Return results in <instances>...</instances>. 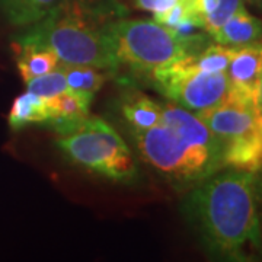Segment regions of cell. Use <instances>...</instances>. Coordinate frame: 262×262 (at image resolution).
<instances>
[{
	"label": "cell",
	"instance_id": "obj_1",
	"mask_svg": "<svg viewBox=\"0 0 262 262\" xmlns=\"http://www.w3.org/2000/svg\"><path fill=\"white\" fill-rule=\"evenodd\" d=\"M185 210L207 251L215 258L249 261L261 249L256 172L217 170L192 189Z\"/></svg>",
	"mask_w": 262,
	"mask_h": 262
},
{
	"label": "cell",
	"instance_id": "obj_2",
	"mask_svg": "<svg viewBox=\"0 0 262 262\" xmlns=\"http://www.w3.org/2000/svg\"><path fill=\"white\" fill-rule=\"evenodd\" d=\"M51 50L63 64L92 66L102 70H115L118 64L113 56L108 38L83 12L69 0L16 38Z\"/></svg>",
	"mask_w": 262,
	"mask_h": 262
},
{
	"label": "cell",
	"instance_id": "obj_3",
	"mask_svg": "<svg viewBox=\"0 0 262 262\" xmlns=\"http://www.w3.org/2000/svg\"><path fill=\"white\" fill-rule=\"evenodd\" d=\"M103 31L117 64L150 76L200 51L156 20L121 19L106 24Z\"/></svg>",
	"mask_w": 262,
	"mask_h": 262
},
{
	"label": "cell",
	"instance_id": "obj_4",
	"mask_svg": "<svg viewBox=\"0 0 262 262\" xmlns=\"http://www.w3.org/2000/svg\"><path fill=\"white\" fill-rule=\"evenodd\" d=\"M141 158L159 172L182 184H200L222 170L223 150L187 139L160 122L133 133Z\"/></svg>",
	"mask_w": 262,
	"mask_h": 262
},
{
	"label": "cell",
	"instance_id": "obj_5",
	"mask_svg": "<svg viewBox=\"0 0 262 262\" xmlns=\"http://www.w3.org/2000/svg\"><path fill=\"white\" fill-rule=\"evenodd\" d=\"M195 114L222 143L225 168H262V118L255 103L230 94L222 103Z\"/></svg>",
	"mask_w": 262,
	"mask_h": 262
},
{
	"label": "cell",
	"instance_id": "obj_6",
	"mask_svg": "<svg viewBox=\"0 0 262 262\" xmlns=\"http://www.w3.org/2000/svg\"><path fill=\"white\" fill-rule=\"evenodd\" d=\"M57 144L73 163L105 178L127 182L137 175L128 146L102 118L88 117L76 130L60 136Z\"/></svg>",
	"mask_w": 262,
	"mask_h": 262
},
{
	"label": "cell",
	"instance_id": "obj_7",
	"mask_svg": "<svg viewBox=\"0 0 262 262\" xmlns=\"http://www.w3.org/2000/svg\"><path fill=\"white\" fill-rule=\"evenodd\" d=\"M151 79L169 101L194 113L215 106L230 95L227 72H203L184 58L155 73Z\"/></svg>",
	"mask_w": 262,
	"mask_h": 262
},
{
	"label": "cell",
	"instance_id": "obj_8",
	"mask_svg": "<svg viewBox=\"0 0 262 262\" xmlns=\"http://www.w3.org/2000/svg\"><path fill=\"white\" fill-rule=\"evenodd\" d=\"M227 77L230 82V94L255 103L262 77V39L236 47L227 67Z\"/></svg>",
	"mask_w": 262,
	"mask_h": 262
},
{
	"label": "cell",
	"instance_id": "obj_9",
	"mask_svg": "<svg viewBox=\"0 0 262 262\" xmlns=\"http://www.w3.org/2000/svg\"><path fill=\"white\" fill-rule=\"evenodd\" d=\"M92 99V96L79 94L70 89L66 91L64 94L50 98L48 105L51 117L47 124L60 136L72 133L89 117V106Z\"/></svg>",
	"mask_w": 262,
	"mask_h": 262
},
{
	"label": "cell",
	"instance_id": "obj_10",
	"mask_svg": "<svg viewBox=\"0 0 262 262\" xmlns=\"http://www.w3.org/2000/svg\"><path fill=\"white\" fill-rule=\"evenodd\" d=\"M217 44L227 47H242L262 39V22L246 9L239 10L211 35Z\"/></svg>",
	"mask_w": 262,
	"mask_h": 262
},
{
	"label": "cell",
	"instance_id": "obj_11",
	"mask_svg": "<svg viewBox=\"0 0 262 262\" xmlns=\"http://www.w3.org/2000/svg\"><path fill=\"white\" fill-rule=\"evenodd\" d=\"M13 48L16 51V67L25 83L38 76L56 70L60 66L58 57L46 47L31 44V42L15 41Z\"/></svg>",
	"mask_w": 262,
	"mask_h": 262
},
{
	"label": "cell",
	"instance_id": "obj_12",
	"mask_svg": "<svg viewBox=\"0 0 262 262\" xmlns=\"http://www.w3.org/2000/svg\"><path fill=\"white\" fill-rule=\"evenodd\" d=\"M50 117L48 99L27 91L15 98L8 115V124L13 131H19L31 124H47Z\"/></svg>",
	"mask_w": 262,
	"mask_h": 262
},
{
	"label": "cell",
	"instance_id": "obj_13",
	"mask_svg": "<svg viewBox=\"0 0 262 262\" xmlns=\"http://www.w3.org/2000/svg\"><path fill=\"white\" fill-rule=\"evenodd\" d=\"M121 111L124 120L133 128V133L149 130L160 124L162 120L160 103L143 94L128 95L122 102Z\"/></svg>",
	"mask_w": 262,
	"mask_h": 262
},
{
	"label": "cell",
	"instance_id": "obj_14",
	"mask_svg": "<svg viewBox=\"0 0 262 262\" xmlns=\"http://www.w3.org/2000/svg\"><path fill=\"white\" fill-rule=\"evenodd\" d=\"M70 91L92 96L101 89L106 80V70L92 66H72L60 63Z\"/></svg>",
	"mask_w": 262,
	"mask_h": 262
},
{
	"label": "cell",
	"instance_id": "obj_15",
	"mask_svg": "<svg viewBox=\"0 0 262 262\" xmlns=\"http://www.w3.org/2000/svg\"><path fill=\"white\" fill-rule=\"evenodd\" d=\"M67 0H22L5 16L13 25H32L60 8Z\"/></svg>",
	"mask_w": 262,
	"mask_h": 262
},
{
	"label": "cell",
	"instance_id": "obj_16",
	"mask_svg": "<svg viewBox=\"0 0 262 262\" xmlns=\"http://www.w3.org/2000/svg\"><path fill=\"white\" fill-rule=\"evenodd\" d=\"M236 47L215 44L184 57L188 64L203 72H227Z\"/></svg>",
	"mask_w": 262,
	"mask_h": 262
},
{
	"label": "cell",
	"instance_id": "obj_17",
	"mask_svg": "<svg viewBox=\"0 0 262 262\" xmlns=\"http://www.w3.org/2000/svg\"><path fill=\"white\" fill-rule=\"evenodd\" d=\"M27 91L31 94H35L41 98H54L57 95L64 94L66 91H69V86L66 82V76L61 70V67L58 66L56 70L46 73L42 76H38L35 79L27 82Z\"/></svg>",
	"mask_w": 262,
	"mask_h": 262
},
{
	"label": "cell",
	"instance_id": "obj_18",
	"mask_svg": "<svg viewBox=\"0 0 262 262\" xmlns=\"http://www.w3.org/2000/svg\"><path fill=\"white\" fill-rule=\"evenodd\" d=\"M242 9H245L244 0H217V5L213 12L203 19V29L208 35H213L234 13Z\"/></svg>",
	"mask_w": 262,
	"mask_h": 262
},
{
	"label": "cell",
	"instance_id": "obj_19",
	"mask_svg": "<svg viewBox=\"0 0 262 262\" xmlns=\"http://www.w3.org/2000/svg\"><path fill=\"white\" fill-rule=\"evenodd\" d=\"M182 0H133V5L140 10L153 13V16L162 15L173 6H177Z\"/></svg>",
	"mask_w": 262,
	"mask_h": 262
},
{
	"label": "cell",
	"instance_id": "obj_20",
	"mask_svg": "<svg viewBox=\"0 0 262 262\" xmlns=\"http://www.w3.org/2000/svg\"><path fill=\"white\" fill-rule=\"evenodd\" d=\"M256 189H258V201L261 207V219H262V168L256 172Z\"/></svg>",
	"mask_w": 262,
	"mask_h": 262
},
{
	"label": "cell",
	"instance_id": "obj_21",
	"mask_svg": "<svg viewBox=\"0 0 262 262\" xmlns=\"http://www.w3.org/2000/svg\"><path fill=\"white\" fill-rule=\"evenodd\" d=\"M19 2H22V0H0V6H2L3 13L6 15L9 10H12L16 5H18Z\"/></svg>",
	"mask_w": 262,
	"mask_h": 262
},
{
	"label": "cell",
	"instance_id": "obj_22",
	"mask_svg": "<svg viewBox=\"0 0 262 262\" xmlns=\"http://www.w3.org/2000/svg\"><path fill=\"white\" fill-rule=\"evenodd\" d=\"M255 105H256L258 111L262 114V77H261V82H259V86H258L256 98H255Z\"/></svg>",
	"mask_w": 262,
	"mask_h": 262
},
{
	"label": "cell",
	"instance_id": "obj_23",
	"mask_svg": "<svg viewBox=\"0 0 262 262\" xmlns=\"http://www.w3.org/2000/svg\"><path fill=\"white\" fill-rule=\"evenodd\" d=\"M246 2H249V3H258V0H246Z\"/></svg>",
	"mask_w": 262,
	"mask_h": 262
},
{
	"label": "cell",
	"instance_id": "obj_24",
	"mask_svg": "<svg viewBox=\"0 0 262 262\" xmlns=\"http://www.w3.org/2000/svg\"><path fill=\"white\" fill-rule=\"evenodd\" d=\"M256 5H261L262 6V0H258V3H256Z\"/></svg>",
	"mask_w": 262,
	"mask_h": 262
},
{
	"label": "cell",
	"instance_id": "obj_25",
	"mask_svg": "<svg viewBox=\"0 0 262 262\" xmlns=\"http://www.w3.org/2000/svg\"><path fill=\"white\" fill-rule=\"evenodd\" d=\"M261 118H262V114H261Z\"/></svg>",
	"mask_w": 262,
	"mask_h": 262
}]
</instances>
